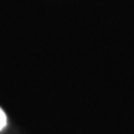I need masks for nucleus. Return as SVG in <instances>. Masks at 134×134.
Masks as SVG:
<instances>
[{
    "instance_id": "nucleus-1",
    "label": "nucleus",
    "mask_w": 134,
    "mask_h": 134,
    "mask_svg": "<svg viewBox=\"0 0 134 134\" xmlns=\"http://www.w3.org/2000/svg\"><path fill=\"white\" fill-rule=\"evenodd\" d=\"M6 123H8V119H6V114L5 112L1 108H0V132L6 127Z\"/></svg>"
}]
</instances>
